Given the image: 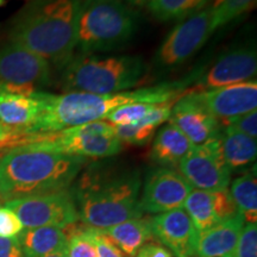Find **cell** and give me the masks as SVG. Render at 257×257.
I'll return each mask as SVG.
<instances>
[{
  "mask_svg": "<svg viewBox=\"0 0 257 257\" xmlns=\"http://www.w3.org/2000/svg\"><path fill=\"white\" fill-rule=\"evenodd\" d=\"M191 81V79H186L184 81L166 82L153 87L110 94L67 92L55 95L38 91V98L42 102L41 113L37 120L22 135L53 134L81 124L106 119L115 108L127 104L175 101L186 94V87Z\"/></svg>",
  "mask_w": 257,
  "mask_h": 257,
  "instance_id": "obj_1",
  "label": "cell"
},
{
  "mask_svg": "<svg viewBox=\"0 0 257 257\" xmlns=\"http://www.w3.org/2000/svg\"><path fill=\"white\" fill-rule=\"evenodd\" d=\"M87 159L68 155L46 141L10 148L0 161L3 201L68 189Z\"/></svg>",
  "mask_w": 257,
  "mask_h": 257,
  "instance_id": "obj_2",
  "label": "cell"
},
{
  "mask_svg": "<svg viewBox=\"0 0 257 257\" xmlns=\"http://www.w3.org/2000/svg\"><path fill=\"white\" fill-rule=\"evenodd\" d=\"M142 187L138 169L110 163H92L73 188L79 220L86 226L106 230L143 217L140 206Z\"/></svg>",
  "mask_w": 257,
  "mask_h": 257,
  "instance_id": "obj_3",
  "label": "cell"
},
{
  "mask_svg": "<svg viewBox=\"0 0 257 257\" xmlns=\"http://www.w3.org/2000/svg\"><path fill=\"white\" fill-rule=\"evenodd\" d=\"M81 0H28L10 27L12 43L64 68L76 48Z\"/></svg>",
  "mask_w": 257,
  "mask_h": 257,
  "instance_id": "obj_4",
  "label": "cell"
},
{
  "mask_svg": "<svg viewBox=\"0 0 257 257\" xmlns=\"http://www.w3.org/2000/svg\"><path fill=\"white\" fill-rule=\"evenodd\" d=\"M66 92L110 94L130 89L147 74V66L138 56L79 54L63 68Z\"/></svg>",
  "mask_w": 257,
  "mask_h": 257,
  "instance_id": "obj_5",
  "label": "cell"
},
{
  "mask_svg": "<svg viewBox=\"0 0 257 257\" xmlns=\"http://www.w3.org/2000/svg\"><path fill=\"white\" fill-rule=\"evenodd\" d=\"M138 18L136 10L123 0H81L76 31L79 53L119 49L136 34Z\"/></svg>",
  "mask_w": 257,
  "mask_h": 257,
  "instance_id": "obj_6",
  "label": "cell"
},
{
  "mask_svg": "<svg viewBox=\"0 0 257 257\" xmlns=\"http://www.w3.org/2000/svg\"><path fill=\"white\" fill-rule=\"evenodd\" d=\"M46 141L60 152L83 159H106L120 153L123 143L110 121L96 120L53 134L31 135L30 142Z\"/></svg>",
  "mask_w": 257,
  "mask_h": 257,
  "instance_id": "obj_7",
  "label": "cell"
},
{
  "mask_svg": "<svg viewBox=\"0 0 257 257\" xmlns=\"http://www.w3.org/2000/svg\"><path fill=\"white\" fill-rule=\"evenodd\" d=\"M5 206L17 214L24 229L42 226L64 229L79 220L73 193L69 189L15 199L6 201Z\"/></svg>",
  "mask_w": 257,
  "mask_h": 257,
  "instance_id": "obj_8",
  "label": "cell"
},
{
  "mask_svg": "<svg viewBox=\"0 0 257 257\" xmlns=\"http://www.w3.org/2000/svg\"><path fill=\"white\" fill-rule=\"evenodd\" d=\"M212 8L182 19L169 32L156 53L155 64L159 68H175L194 55L211 36Z\"/></svg>",
  "mask_w": 257,
  "mask_h": 257,
  "instance_id": "obj_9",
  "label": "cell"
},
{
  "mask_svg": "<svg viewBox=\"0 0 257 257\" xmlns=\"http://www.w3.org/2000/svg\"><path fill=\"white\" fill-rule=\"evenodd\" d=\"M178 167L180 174L197 189L221 191L231 182V170L224 160L219 136L193 147Z\"/></svg>",
  "mask_w": 257,
  "mask_h": 257,
  "instance_id": "obj_10",
  "label": "cell"
},
{
  "mask_svg": "<svg viewBox=\"0 0 257 257\" xmlns=\"http://www.w3.org/2000/svg\"><path fill=\"white\" fill-rule=\"evenodd\" d=\"M50 81L51 68L46 59L12 42L0 48V82L38 91Z\"/></svg>",
  "mask_w": 257,
  "mask_h": 257,
  "instance_id": "obj_11",
  "label": "cell"
},
{
  "mask_svg": "<svg viewBox=\"0 0 257 257\" xmlns=\"http://www.w3.org/2000/svg\"><path fill=\"white\" fill-rule=\"evenodd\" d=\"M193 187L178 170L159 167L149 170L140 197L141 210L159 214L181 208Z\"/></svg>",
  "mask_w": 257,
  "mask_h": 257,
  "instance_id": "obj_12",
  "label": "cell"
},
{
  "mask_svg": "<svg viewBox=\"0 0 257 257\" xmlns=\"http://www.w3.org/2000/svg\"><path fill=\"white\" fill-rule=\"evenodd\" d=\"M257 72L256 50L251 47L234 48L221 55L213 66L194 81L197 91H208L234 83L251 81Z\"/></svg>",
  "mask_w": 257,
  "mask_h": 257,
  "instance_id": "obj_13",
  "label": "cell"
},
{
  "mask_svg": "<svg viewBox=\"0 0 257 257\" xmlns=\"http://www.w3.org/2000/svg\"><path fill=\"white\" fill-rule=\"evenodd\" d=\"M189 93L219 121L255 111L257 107V83L255 80L208 91Z\"/></svg>",
  "mask_w": 257,
  "mask_h": 257,
  "instance_id": "obj_14",
  "label": "cell"
},
{
  "mask_svg": "<svg viewBox=\"0 0 257 257\" xmlns=\"http://www.w3.org/2000/svg\"><path fill=\"white\" fill-rule=\"evenodd\" d=\"M153 236L176 257H194L199 232L184 208L159 213L150 218Z\"/></svg>",
  "mask_w": 257,
  "mask_h": 257,
  "instance_id": "obj_15",
  "label": "cell"
},
{
  "mask_svg": "<svg viewBox=\"0 0 257 257\" xmlns=\"http://www.w3.org/2000/svg\"><path fill=\"white\" fill-rule=\"evenodd\" d=\"M168 120L194 146L218 137L221 130L220 121L191 93H186L175 101Z\"/></svg>",
  "mask_w": 257,
  "mask_h": 257,
  "instance_id": "obj_16",
  "label": "cell"
},
{
  "mask_svg": "<svg viewBox=\"0 0 257 257\" xmlns=\"http://www.w3.org/2000/svg\"><path fill=\"white\" fill-rule=\"evenodd\" d=\"M184 207L199 233L238 213L227 188L221 191L192 189Z\"/></svg>",
  "mask_w": 257,
  "mask_h": 257,
  "instance_id": "obj_17",
  "label": "cell"
},
{
  "mask_svg": "<svg viewBox=\"0 0 257 257\" xmlns=\"http://www.w3.org/2000/svg\"><path fill=\"white\" fill-rule=\"evenodd\" d=\"M37 92L0 82V123L23 134L41 113Z\"/></svg>",
  "mask_w": 257,
  "mask_h": 257,
  "instance_id": "obj_18",
  "label": "cell"
},
{
  "mask_svg": "<svg viewBox=\"0 0 257 257\" xmlns=\"http://www.w3.org/2000/svg\"><path fill=\"white\" fill-rule=\"evenodd\" d=\"M245 220L237 213L199 233L195 257H233Z\"/></svg>",
  "mask_w": 257,
  "mask_h": 257,
  "instance_id": "obj_19",
  "label": "cell"
},
{
  "mask_svg": "<svg viewBox=\"0 0 257 257\" xmlns=\"http://www.w3.org/2000/svg\"><path fill=\"white\" fill-rule=\"evenodd\" d=\"M193 147L194 144L178 127L168 124L155 134L150 159L161 167L174 168L179 166Z\"/></svg>",
  "mask_w": 257,
  "mask_h": 257,
  "instance_id": "obj_20",
  "label": "cell"
},
{
  "mask_svg": "<svg viewBox=\"0 0 257 257\" xmlns=\"http://www.w3.org/2000/svg\"><path fill=\"white\" fill-rule=\"evenodd\" d=\"M24 257H46L67 248L68 234L66 230L55 226L24 229L18 236Z\"/></svg>",
  "mask_w": 257,
  "mask_h": 257,
  "instance_id": "obj_21",
  "label": "cell"
},
{
  "mask_svg": "<svg viewBox=\"0 0 257 257\" xmlns=\"http://www.w3.org/2000/svg\"><path fill=\"white\" fill-rule=\"evenodd\" d=\"M221 152L225 162L232 170H240L255 162L257 143L255 138L232 127L223 126L219 134Z\"/></svg>",
  "mask_w": 257,
  "mask_h": 257,
  "instance_id": "obj_22",
  "label": "cell"
},
{
  "mask_svg": "<svg viewBox=\"0 0 257 257\" xmlns=\"http://www.w3.org/2000/svg\"><path fill=\"white\" fill-rule=\"evenodd\" d=\"M127 257H135L144 244L153 238L150 219L134 218L102 230Z\"/></svg>",
  "mask_w": 257,
  "mask_h": 257,
  "instance_id": "obj_23",
  "label": "cell"
},
{
  "mask_svg": "<svg viewBox=\"0 0 257 257\" xmlns=\"http://www.w3.org/2000/svg\"><path fill=\"white\" fill-rule=\"evenodd\" d=\"M230 194L245 223L257 220V181L255 172H249L234 179Z\"/></svg>",
  "mask_w": 257,
  "mask_h": 257,
  "instance_id": "obj_24",
  "label": "cell"
},
{
  "mask_svg": "<svg viewBox=\"0 0 257 257\" xmlns=\"http://www.w3.org/2000/svg\"><path fill=\"white\" fill-rule=\"evenodd\" d=\"M212 0H152L148 4L150 14L159 21H180L198 14Z\"/></svg>",
  "mask_w": 257,
  "mask_h": 257,
  "instance_id": "obj_25",
  "label": "cell"
},
{
  "mask_svg": "<svg viewBox=\"0 0 257 257\" xmlns=\"http://www.w3.org/2000/svg\"><path fill=\"white\" fill-rule=\"evenodd\" d=\"M256 5V0H214L212 8V29L229 24Z\"/></svg>",
  "mask_w": 257,
  "mask_h": 257,
  "instance_id": "obj_26",
  "label": "cell"
},
{
  "mask_svg": "<svg viewBox=\"0 0 257 257\" xmlns=\"http://www.w3.org/2000/svg\"><path fill=\"white\" fill-rule=\"evenodd\" d=\"M64 230L68 234V242H67L68 257H96L92 227L86 226L83 229L76 227L73 231L68 227H64Z\"/></svg>",
  "mask_w": 257,
  "mask_h": 257,
  "instance_id": "obj_27",
  "label": "cell"
},
{
  "mask_svg": "<svg viewBox=\"0 0 257 257\" xmlns=\"http://www.w3.org/2000/svg\"><path fill=\"white\" fill-rule=\"evenodd\" d=\"M156 126L138 121L136 124L114 125V134L121 143L133 146H147L156 134Z\"/></svg>",
  "mask_w": 257,
  "mask_h": 257,
  "instance_id": "obj_28",
  "label": "cell"
},
{
  "mask_svg": "<svg viewBox=\"0 0 257 257\" xmlns=\"http://www.w3.org/2000/svg\"><path fill=\"white\" fill-rule=\"evenodd\" d=\"M157 104H147V102H135V104L123 105L115 108L107 115L106 120L113 125L136 124L143 119Z\"/></svg>",
  "mask_w": 257,
  "mask_h": 257,
  "instance_id": "obj_29",
  "label": "cell"
},
{
  "mask_svg": "<svg viewBox=\"0 0 257 257\" xmlns=\"http://www.w3.org/2000/svg\"><path fill=\"white\" fill-rule=\"evenodd\" d=\"M233 257H257V225L245 223L239 234Z\"/></svg>",
  "mask_w": 257,
  "mask_h": 257,
  "instance_id": "obj_30",
  "label": "cell"
},
{
  "mask_svg": "<svg viewBox=\"0 0 257 257\" xmlns=\"http://www.w3.org/2000/svg\"><path fill=\"white\" fill-rule=\"evenodd\" d=\"M23 230L24 226L17 214L9 207L0 206V237L2 238L18 237Z\"/></svg>",
  "mask_w": 257,
  "mask_h": 257,
  "instance_id": "obj_31",
  "label": "cell"
},
{
  "mask_svg": "<svg viewBox=\"0 0 257 257\" xmlns=\"http://www.w3.org/2000/svg\"><path fill=\"white\" fill-rule=\"evenodd\" d=\"M223 126L232 127L239 133L248 135L252 138H257V111L248 112L245 114L237 115V117L230 118V119L220 121Z\"/></svg>",
  "mask_w": 257,
  "mask_h": 257,
  "instance_id": "obj_32",
  "label": "cell"
},
{
  "mask_svg": "<svg viewBox=\"0 0 257 257\" xmlns=\"http://www.w3.org/2000/svg\"><path fill=\"white\" fill-rule=\"evenodd\" d=\"M92 234L95 244L96 257H124L121 250L112 242L104 231L92 227Z\"/></svg>",
  "mask_w": 257,
  "mask_h": 257,
  "instance_id": "obj_33",
  "label": "cell"
},
{
  "mask_svg": "<svg viewBox=\"0 0 257 257\" xmlns=\"http://www.w3.org/2000/svg\"><path fill=\"white\" fill-rule=\"evenodd\" d=\"M0 257H24L18 237H12V238L0 237Z\"/></svg>",
  "mask_w": 257,
  "mask_h": 257,
  "instance_id": "obj_34",
  "label": "cell"
},
{
  "mask_svg": "<svg viewBox=\"0 0 257 257\" xmlns=\"http://www.w3.org/2000/svg\"><path fill=\"white\" fill-rule=\"evenodd\" d=\"M135 257H173L167 248L155 243H147L138 250Z\"/></svg>",
  "mask_w": 257,
  "mask_h": 257,
  "instance_id": "obj_35",
  "label": "cell"
},
{
  "mask_svg": "<svg viewBox=\"0 0 257 257\" xmlns=\"http://www.w3.org/2000/svg\"><path fill=\"white\" fill-rule=\"evenodd\" d=\"M19 136L21 134L17 130L6 126L4 124H0V152H3L4 149H10Z\"/></svg>",
  "mask_w": 257,
  "mask_h": 257,
  "instance_id": "obj_36",
  "label": "cell"
},
{
  "mask_svg": "<svg viewBox=\"0 0 257 257\" xmlns=\"http://www.w3.org/2000/svg\"><path fill=\"white\" fill-rule=\"evenodd\" d=\"M124 2L128 3V4L135 5V6H143V5H148L152 0H124Z\"/></svg>",
  "mask_w": 257,
  "mask_h": 257,
  "instance_id": "obj_37",
  "label": "cell"
},
{
  "mask_svg": "<svg viewBox=\"0 0 257 257\" xmlns=\"http://www.w3.org/2000/svg\"><path fill=\"white\" fill-rule=\"evenodd\" d=\"M46 257H68V255H67V248L59 250V251H55L53 253H49V255Z\"/></svg>",
  "mask_w": 257,
  "mask_h": 257,
  "instance_id": "obj_38",
  "label": "cell"
},
{
  "mask_svg": "<svg viewBox=\"0 0 257 257\" xmlns=\"http://www.w3.org/2000/svg\"><path fill=\"white\" fill-rule=\"evenodd\" d=\"M5 3H6V0H0V6L5 5Z\"/></svg>",
  "mask_w": 257,
  "mask_h": 257,
  "instance_id": "obj_39",
  "label": "cell"
},
{
  "mask_svg": "<svg viewBox=\"0 0 257 257\" xmlns=\"http://www.w3.org/2000/svg\"><path fill=\"white\" fill-rule=\"evenodd\" d=\"M2 157H3V154H2V152H0V161H2Z\"/></svg>",
  "mask_w": 257,
  "mask_h": 257,
  "instance_id": "obj_40",
  "label": "cell"
},
{
  "mask_svg": "<svg viewBox=\"0 0 257 257\" xmlns=\"http://www.w3.org/2000/svg\"><path fill=\"white\" fill-rule=\"evenodd\" d=\"M2 201H3V200H2V198H0V202H2Z\"/></svg>",
  "mask_w": 257,
  "mask_h": 257,
  "instance_id": "obj_41",
  "label": "cell"
},
{
  "mask_svg": "<svg viewBox=\"0 0 257 257\" xmlns=\"http://www.w3.org/2000/svg\"><path fill=\"white\" fill-rule=\"evenodd\" d=\"M0 124H3V123H0Z\"/></svg>",
  "mask_w": 257,
  "mask_h": 257,
  "instance_id": "obj_42",
  "label": "cell"
}]
</instances>
